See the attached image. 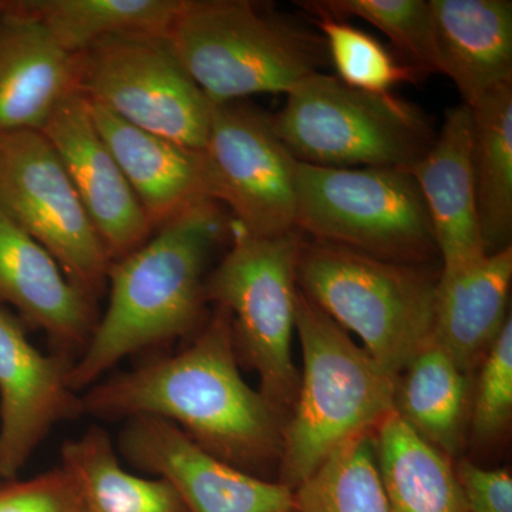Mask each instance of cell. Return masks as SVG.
I'll return each mask as SVG.
<instances>
[{"label": "cell", "instance_id": "obj_19", "mask_svg": "<svg viewBox=\"0 0 512 512\" xmlns=\"http://www.w3.org/2000/svg\"><path fill=\"white\" fill-rule=\"evenodd\" d=\"M440 74L471 107L512 84L511 0H430Z\"/></svg>", "mask_w": 512, "mask_h": 512}, {"label": "cell", "instance_id": "obj_2", "mask_svg": "<svg viewBox=\"0 0 512 512\" xmlns=\"http://www.w3.org/2000/svg\"><path fill=\"white\" fill-rule=\"evenodd\" d=\"M228 228L221 205L207 198L158 228L136 251L111 262L109 305L70 369L77 393L103 379L124 357L200 330L208 261Z\"/></svg>", "mask_w": 512, "mask_h": 512}, {"label": "cell", "instance_id": "obj_32", "mask_svg": "<svg viewBox=\"0 0 512 512\" xmlns=\"http://www.w3.org/2000/svg\"><path fill=\"white\" fill-rule=\"evenodd\" d=\"M0 477H3V473H2V460H0Z\"/></svg>", "mask_w": 512, "mask_h": 512}, {"label": "cell", "instance_id": "obj_20", "mask_svg": "<svg viewBox=\"0 0 512 512\" xmlns=\"http://www.w3.org/2000/svg\"><path fill=\"white\" fill-rule=\"evenodd\" d=\"M512 282V247L478 264L441 274L434 296L433 340L466 375L481 366L505 323Z\"/></svg>", "mask_w": 512, "mask_h": 512}, {"label": "cell", "instance_id": "obj_29", "mask_svg": "<svg viewBox=\"0 0 512 512\" xmlns=\"http://www.w3.org/2000/svg\"><path fill=\"white\" fill-rule=\"evenodd\" d=\"M471 399V433L480 443L500 439L512 417V318L481 363Z\"/></svg>", "mask_w": 512, "mask_h": 512}, {"label": "cell", "instance_id": "obj_7", "mask_svg": "<svg viewBox=\"0 0 512 512\" xmlns=\"http://www.w3.org/2000/svg\"><path fill=\"white\" fill-rule=\"evenodd\" d=\"M271 120L289 153L315 167L412 171L436 138L426 114L409 101L352 89L323 72L286 94Z\"/></svg>", "mask_w": 512, "mask_h": 512}, {"label": "cell", "instance_id": "obj_18", "mask_svg": "<svg viewBox=\"0 0 512 512\" xmlns=\"http://www.w3.org/2000/svg\"><path fill=\"white\" fill-rule=\"evenodd\" d=\"M89 104L100 136L154 232L195 202L207 200L200 150L133 126L99 104Z\"/></svg>", "mask_w": 512, "mask_h": 512}, {"label": "cell", "instance_id": "obj_30", "mask_svg": "<svg viewBox=\"0 0 512 512\" xmlns=\"http://www.w3.org/2000/svg\"><path fill=\"white\" fill-rule=\"evenodd\" d=\"M0 512H87L79 485L59 466L0 487Z\"/></svg>", "mask_w": 512, "mask_h": 512}, {"label": "cell", "instance_id": "obj_3", "mask_svg": "<svg viewBox=\"0 0 512 512\" xmlns=\"http://www.w3.org/2000/svg\"><path fill=\"white\" fill-rule=\"evenodd\" d=\"M295 328L303 372L278 467L279 483L291 490L348 441L373 433L393 412L396 390V377L299 288Z\"/></svg>", "mask_w": 512, "mask_h": 512}, {"label": "cell", "instance_id": "obj_28", "mask_svg": "<svg viewBox=\"0 0 512 512\" xmlns=\"http://www.w3.org/2000/svg\"><path fill=\"white\" fill-rule=\"evenodd\" d=\"M340 82L362 92L386 94L403 83L417 82L419 73L403 63L375 36L345 20L315 16Z\"/></svg>", "mask_w": 512, "mask_h": 512}, {"label": "cell", "instance_id": "obj_22", "mask_svg": "<svg viewBox=\"0 0 512 512\" xmlns=\"http://www.w3.org/2000/svg\"><path fill=\"white\" fill-rule=\"evenodd\" d=\"M389 512H468L453 458L431 447L392 412L373 433Z\"/></svg>", "mask_w": 512, "mask_h": 512}, {"label": "cell", "instance_id": "obj_26", "mask_svg": "<svg viewBox=\"0 0 512 512\" xmlns=\"http://www.w3.org/2000/svg\"><path fill=\"white\" fill-rule=\"evenodd\" d=\"M373 433L348 441L299 484L293 512H389Z\"/></svg>", "mask_w": 512, "mask_h": 512}, {"label": "cell", "instance_id": "obj_33", "mask_svg": "<svg viewBox=\"0 0 512 512\" xmlns=\"http://www.w3.org/2000/svg\"><path fill=\"white\" fill-rule=\"evenodd\" d=\"M293 512V511H292Z\"/></svg>", "mask_w": 512, "mask_h": 512}, {"label": "cell", "instance_id": "obj_12", "mask_svg": "<svg viewBox=\"0 0 512 512\" xmlns=\"http://www.w3.org/2000/svg\"><path fill=\"white\" fill-rule=\"evenodd\" d=\"M117 450L131 466L167 481L188 512H292L293 490L212 456L170 421H124Z\"/></svg>", "mask_w": 512, "mask_h": 512}, {"label": "cell", "instance_id": "obj_25", "mask_svg": "<svg viewBox=\"0 0 512 512\" xmlns=\"http://www.w3.org/2000/svg\"><path fill=\"white\" fill-rule=\"evenodd\" d=\"M60 457L87 512H188L167 481L128 473L109 433L99 426L66 441Z\"/></svg>", "mask_w": 512, "mask_h": 512}, {"label": "cell", "instance_id": "obj_14", "mask_svg": "<svg viewBox=\"0 0 512 512\" xmlns=\"http://www.w3.org/2000/svg\"><path fill=\"white\" fill-rule=\"evenodd\" d=\"M40 133L52 144L110 261L146 244L154 229L94 123L89 101L67 96Z\"/></svg>", "mask_w": 512, "mask_h": 512}, {"label": "cell", "instance_id": "obj_9", "mask_svg": "<svg viewBox=\"0 0 512 512\" xmlns=\"http://www.w3.org/2000/svg\"><path fill=\"white\" fill-rule=\"evenodd\" d=\"M76 90L138 128L204 150L212 104L167 35L110 37L74 56Z\"/></svg>", "mask_w": 512, "mask_h": 512}, {"label": "cell", "instance_id": "obj_17", "mask_svg": "<svg viewBox=\"0 0 512 512\" xmlns=\"http://www.w3.org/2000/svg\"><path fill=\"white\" fill-rule=\"evenodd\" d=\"M74 92V56L35 20L0 5V134L42 131Z\"/></svg>", "mask_w": 512, "mask_h": 512}, {"label": "cell", "instance_id": "obj_16", "mask_svg": "<svg viewBox=\"0 0 512 512\" xmlns=\"http://www.w3.org/2000/svg\"><path fill=\"white\" fill-rule=\"evenodd\" d=\"M412 174L429 212L443 268L456 274L483 261L473 168V117L466 104L446 111L443 126Z\"/></svg>", "mask_w": 512, "mask_h": 512}, {"label": "cell", "instance_id": "obj_31", "mask_svg": "<svg viewBox=\"0 0 512 512\" xmlns=\"http://www.w3.org/2000/svg\"><path fill=\"white\" fill-rule=\"evenodd\" d=\"M468 512H512V477L508 470H487L471 461L456 464Z\"/></svg>", "mask_w": 512, "mask_h": 512}, {"label": "cell", "instance_id": "obj_21", "mask_svg": "<svg viewBox=\"0 0 512 512\" xmlns=\"http://www.w3.org/2000/svg\"><path fill=\"white\" fill-rule=\"evenodd\" d=\"M471 382L433 339L396 377L394 410L431 447L453 458L466 441Z\"/></svg>", "mask_w": 512, "mask_h": 512}, {"label": "cell", "instance_id": "obj_23", "mask_svg": "<svg viewBox=\"0 0 512 512\" xmlns=\"http://www.w3.org/2000/svg\"><path fill=\"white\" fill-rule=\"evenodd\" d=\"M185 0H0L3 8L42 25L76 56L123 35H168Z\"/></svg>", "mask_w": 512, "mask_h": 512}, {"label": "cell", "instance_id": "obj_8", "mask_svg": "<svg viewBox=\"0 0 512 512\" xmlns=\"http://www.w3.org/2000/svg\"><path fill=\"white\" fill-rule=\"evenodd\" d=\"M296 228L326 242L399 264L426 265L437 252L412 171L298 164Z\"/></svg>", "mask_w": 512, "mask_h": 512}, {"label": "cell", "instance_id": "obj_6", "mask_svg": "<svg viewBox=\"0 0 512 512\" xmlns=\"http://www.w3.org/2000/svg\"><path fill=\"white\" fill-rule=\"evenodd\" d=\"M231 228V248L205 279V302L228 313L239 363L258 375L259 392L286 423L299 390L292 339L305 235L295 228L254 237Z\"/></svg>", "mask_w": 512, "mask_h": 512}, {"label": "cell", "instance_id": "obj_4", "mask_svg": "<svg viewBox=\"0 0 512 512\" xmlns=\"http://www.w3.org/2000/svg\"><path fill=\"white\" fill-rule=\"evenodd\" d=\"M167 36L211 104L288 94L330 63L320 33L248 0H185Z\"/></svg>", "mask_w": 512, "mask_h": 512}, {"label": "cell", "instance_id": "obj_5", "mask_svg": "<svg viewBox=\"0 0 512 512\" xmlns=\"http://www.w3.org/2000/svg\"><path fill=\"white\" fill-rule=\"evenodd\" d=\"M440 275V274H439ZM439 275L352 249L305 241L296 269L299 291L397 377L433 339Z\"/></svg>", "mask_w": 512, "mask_h": 512}, {"label": "cell", "instance_id": "obj_27", "mask_svg": "<svg viewBox=\"0 0 512 512\" xmlns=\"http://www.w3.org/2000/svg\"><path fill=\"white\" fill-rule=\"evenodd\" d=\"M313 16L359 18L384 33L419 74L440 73L430 0H311Z\"/></svg>", "mask_w": 512, "mask_h": 512}, {"label": "cell", "instance_id": "obj_11", "mask_svg": "<svg viewBox=\"0 0 512 512\" xmlns=\"http://www.w3.org/2000/svg\"><path fill=\"white\" fill-rule=\"evenodd\" d=\"M201 156L207 197L232 212V227L254 237L296 228L299 161L276 136L271 116L242 100L212 104Z\"/></svg>", "mask_w": 512, "mask_h": 512}, {"label": "cell", "instance_id": "obj_1", "mask_svg": "<svg viewBox=\"0 0 512 512\" xmlns=\"http://www.w3.org/2000/svg\"><path fill=\"white\" fill-rule=\"evenodd\" d=\"M82 404L84 414L106 421H170L212 456L256 477L281 461L284 420L242 377L231 319L218 306L187 348L94 383Z\"/></svg>", "mask_w": 512, "mask_h": 512}, {"label": "cell", "instance_id": "obj_13", "mask_svg": "<svg viewBox=\"0 0 512 512\" xmlns=\"http://www.w3.org/2000/svg\"><path fill=\"white\" fill-rule=\"evenodd\" d=\"M73 362L45 355L25 325L0 308V460L3 478H15L57 424L82 416V394L70 384Z\"/></svg>", "mask_w": 512, "mask_h": 512}, {"label": "cell", "instance_id": "obj_24", "mask_svg": "<svg viewBox=\"0 0 512 512\" xmlns=\"http://www.w3.org/2000/svg\"><path fill=\"white\" fill-rule=\"evenodd\" d=\"M478 221L485 254L511 247L512 84L495 87L470 107Z\"/></svg>", "mask_w": 512, "mask_h": 512}, {"label": "cell", "instance_id": "obj_10", "mask_svg": "<svg viewBox=\"0 0 512 512\" xmlns=\"http://www.w3.org/2000/svg\"><path fill=\"white\" fill-rule=\"evenodd\" d=\"M0 210L35 238L94 303L111 261L72 180L40 131L0 134Z\"/></svg>", "mask_w": 512, "mask_h": 512}, {"label": "cell", "instance_id": "obj_15", "mask_svg": "<svg viewBox=\"0 0 512 512\" xmlns=\"http://www.w3.org/2000/svg\"><path fill=\"white\" fill-rule=\"evenodd\" d=\"M97 303L69 281L56 259L0 210V308L46 333L57 355L77 359L92 338Z\"/></svg>", "mask_w": 512, "mask_h": 512}]
</instances>
